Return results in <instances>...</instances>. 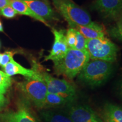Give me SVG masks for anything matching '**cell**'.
I'll list each match as a JSON object with an SVG mask.
<instances>
[{
    "mask_svg": "<svg viewBox=\"0 0 122 122\" xmlns=\"http://www.w3.org/2000/svg\"><path fill=\"white\" fill-rule=\"evenodd\" d=\"M15 53H16L15 51H6L2 54V61H1V66L2 68L5 66L7 63L10 62L11 59L13 58V56Z\"/></svg>",
    "mask_w": 122,
    "mask_h": 122,
    "instance_id": "23",
    "label": "cell"
},
{
    "mask_svg": "<svg viewBox=\"0 0 122 122\" xmlns=\"http://www.w3.org/2000/svg\"><path fill=\"white\" fill-rule=\"evenodd\" d=\"M104 121L105 122H112V121H111L109 119L106 118V117H104Z\"/></svg>",
    "mask_w": 122,
    "mask_h": 122,
    "instance_id": "28",
    "label": "cell"
},
{
    "mask_svg": "<svg viewBox=\"0 0 122 122\" xmlns=\"http://www.w3.org/2000/svg\"><path fill=\"white\" fill-rule=\"evenodd\" d=\"M54 7L65 18L68 25L71 23L88 25L92 22L89 14L71 0H52Z\"/></svg>",
    "mask_w": 122,
    "mask_h": 122,
    "instance_id": "5",
    "label": "cell"
},
{
    "mask_svg": "<svg viewBox=\"0 0 122 122\" xmlns=\"http://www.w3.org/2000/svg\"><path fill=\"white\" fill-rule=\"evenodd\" d=\"M114 71L112 63L101 60H89L77 75V79L91 87L103 84Z\"/></svg>",
    "mask_w": 122,
    "mask_h": 122,
    "instance_id": "3",
    "label": "cell"
},
{
    "mask_svg": "<svg viewBox=\"0 0 122 122\" xmlns=\"http://www.w3.org/2000/svg\"><path fill=\"white\" fill-rule=\"evenodd\" d=\"M42 1H44V2H46V3H49V0H42Z\"/></svg>",
    "mask_w": 122,
    "mask_h": 122,
    "instance_id": "30",
    "label": "cell"
},
{
    "mask_svg": "<svg viewBox=\"0 0 122 122\" xmlns=\"http://www.w3.org/2000/svg\"><path fill=\"white\" fill-rule=\"evenodd\" d=\"M10 6L17 13V14H19L20 15H26V16H30V17L42 23L46 26L49 27V24L45 19L35 14L29 8L28 6L22 0H10Z\"/></svg>",
    "mask_w": 122,
    "mask_h": 122,
    "instance_id": "14",
    "label": "cell"
},
{
    "mask_svg": "<svg viewBox=\"0 0 122 122\" xmlns=\"http://www.w3.org/2000/svg\"><path fill=\"white\" fill-rule=\"evenodd\" d=\"M12 85V79L4 71H0V92L5 94Z\"/></svg>",
    "mask_w": 122,
    "mask_h": 122,
    "instance_id": "19",
    "label": "cell"
},
{
    "mask_svg": "<svg viewBox=\"0 0 122 122\" xmlns=\"http://www.w3.org/2000/svg\"><path fill=\"white\" fill-rule=\"evenodd\" d=\"M45 122H73L67 112L53 110H45L40 112Z\"/></svg>",
    "mask_w": 122,
    "mask_h": 122,
    "instance_id": "15",
    "label": "cell"
},
{
    "mask_svg": "<svg viewBox=\"0 0 122 122\" xmlns=\"http://www.w3.org/2000/svg\"><path fill=\"white\" fill-rule=\"evenodd\" d=\"M42 77L47 86L48 93L58 94L65 99L68 103H72L76 98V89L72 83L68 81L56 78L48 72L40 70Z\"/></svg>",
    "mask_w": 122,
    "mask_h": 122,
    "instance_id": "6",
    "label": "cell"
},
{
    "mask_svg": "<svg viewBox=\"0 0 122 122\" xmlns=\"http://www.w3.org/2000/svg\"><path fill=\"white\" fill-rule=\"evenodd\" d=\"M36 74L32 77H25L17 84V88L22 97L39 109H44L46 94L47 86L42 77L40 69L37 64L33 66Z\"/></svg>",
    "mask_w": 122,
    "mask_h": 122,
    "instance_id": "1",
    "label": "cell"
},
{
    "mask_svg": "<svg viewBox=\"0 0 122 122\" xmlns=\"http://www.w3.org/2000/svg\"><path fill=\"white\" fill-rule=\"evenodd\" d=\"M4 28H3V25L2 22L0 21V32H4Z\"/></svg>",
    "mask_w": 122,
    "mask_h": 122,
    "instance_id": "27",
    "label": "cell"
},
{
    "mask_svg": "<svg viewBox=\"0 0 122 122\" xmlns=\"http://www.w3.org/2000/svg\"><path fill=\"white\" fill-rule=\"evenodd\" d=\"M104 117L112 122H122V107L118 105L107 103L103 107Z\"/></svg>",
    "mask_w": 122,
    "mask_h": 122,
    "instance_id": "16",
    "label": "cell"
},
{
    "mask_svg": "<svg viewBox=\"0 0 122 122\" xmlns=\"http://www.w3.org/2000/svg\"><path fill=\"white\" fill-rule=\"evenodd\" d=\"M67 104L69 103L62 97L56 94L48 93L46 96L44 109L59 107Z\"/></svg>",
    "mask_w": 122,
    "mask_h": 122,
    "instance_id": "17",
    "label": "cell"
},
{
    "mask_svg": "<svg viewBox=\"0 0 122 122\" xmlns=\"http://www.w3.org/2000/svg\"><path fill=\"white\" fill-rule=\"evenodd\" d=\"M2 54L0 53V65H1V61H2Z\"/></svg>",
    "mask_w": 122,
    "mask_h": 122,
    "instance_id": "29",
    "label": "cell"
},
{
    "mask_svg": "<svg viewBox=\"0 0 122 122\" xmlns=\"http://www.w3.org/2000/svg\"><path fill=\"white\" fill-rule=\"evenodd\" d=\"M87 40L77 30L76 32V44L74 49L79 50H86V45Z\"/></svg>",
    "mask_w": 122,
    "mask_h": 122,
    "instance_id": "21",
    "label": "cell"
},
{
    "mask_svg": "<svg viewBox=\"0 0 122 122\" xmlns=\"http://www.w3.org/2000/svg\"><path fill=\"white\" fill-rule=\"evenodd\" d=\"M27 5L30 10L40 17L43 18L46 21L57 20V16L55 15L53 9L49 3L40 0H22Z\"/></svg>",
    "mask_w": 122,
    "mask_h": 122,
    "instance_id": "11",
    "label": "cell"
},
{
    "mask_svg": "<svg viewBox=\"0 0 122 122\" xmlns=\"http://www.w3.org/2000/svg\"><path fill=\"white\" fill-rule=\"evenodd\" d=\"M10 0H0V10L4 7L10 6Z\"/></svg>",
    "mask_w": 122,
    "mask_h": 122,
    "instance_id": "25",
    "label": "cell"
},
{
    "mask_svg": "<svg viewBox=\"0 0 122 122\" xmlns=\"http://www.w3.org/2000/svg\"><path fill=\"white\" fill-rule=\"evenodd\" d=\"M16 14L17 13L10 6H7L0 10V16H2L7 19H11L14 18Z\"/></svg>",
    "mask_w": 122,
    "mask_h": 122,
    "instance_id": "22",
    "label": "cell"
},
{
    "mask_svg": "<svg viewBox=\"0 0 122 122\" xmlns=\"http://www.w3.org/2000/svg\"><path fill=\"white\" fill-rule=\"evenodd\" d=\"M89 60L86 50L69 49L63 58L53 63L54 73L57 75H62L68 79H73L78 75Z\"/></svg>",
    "mask_w": 122,
    "mask_h": 122,
    "instance_id": "2",
    "label": "cell"
},
{
    "mask_svg": "<svg viewBox=\"0 0 122 122\" xmlns=\"http://www.w3.org/2000/svg\"><path fill=\"white\" fill-rule=\"evenodd\" d=\"M0 47H1V43H0Z\"/></svg>",
    "mask_w": 122,
    "mask_h": 122,
    "instance_id": "31",
    "label": "cell"
},
{
    "mask_svg": "<svg viewBox=\"0 0 122 122\" xmlns=\"http://www.w3.org/2000/svg\"><path fill=\"white\" fill-rule=\"evenodd\" d=\"M52 32L54 35V42L49 54L45 57L44 61L51 60L55 63L63 58L70 48L67 44L65 30L53 28Z\"/></svg>",
    "mask_w": 122,
    "mask_h": 122,
    "instance_id": "8",
    "label": "cell"
},
{
    "mask_svg": "<svg viewBox=\"0 0 122 122\" xmlns=\"http://www.w3.org/2000/svg\"><path fill=\"white\" fill-rule=\"evenodd\" d=\"M107 32L111 37L122 41V14L107 30Z\"/></svg>",
    "mask_w": 122,
    "mask_h": 122,
    "instance_id": "18",
    "label": "cell"
},
{
    "mask_svg": "<svg viewBox=\"0 0 122 122\" xmlns=\"http://www.w3.org/2000/svg\"><path fill=\"white\" fill-rule=\"evenodd\" d=\"M70 27L76 29L86 40H91L105 37V30L102 25L97 23L92 22L85 25L74 23L70 24Z\"/></svg>",
    "mask_w": 122,
    "mask_h": 122,
    "instance_id": "12",
    "label": "cell"
},
{
    "mask_svg": "<svg viewBox=\"0 0 122 122\" xmlns=\"http://www.w3.org/2000/svg\"><path fill=\"white\" fill-rule=\"evenodd\" d=\"M9 105V100L5 97V94L0 92V112L3 110Z\"/></svg>",
    "mask_w": 122,
    "mask_h": 122,
    "instance_id": "24",
    "label": "cell"
},
{
    "mask_svg": "<svg viewBox=\"0 0 122 122\" xmlns=\"http://www.w3.org/2000/svg\"><path fill=\"white\" fill-rule=\"evenodd\" d=\"M86 50L90 59L113 63L117 60L118 47L106 37L87 40Z\"/></svg>",
    "mask_w": 122,
    "mask_h": 122,
    "instance_id": "4",
    "label": "cell"
},
{
    "mask_svg": "<svg viewBox=\"0 0 122 122\" xmlns=\"http://www.w3.org/2000/svg\"><path fill=\"white\" fill-rule=\"evenodd\" d=\"M92 7L105 19L115 21L122 14V0H95Z\"/></svg>",
    "mask_w": 122,
    "mask_h": 122,
    "instance_id": "9",
    "label": "cell"
},
{
    "mask_svg": "<svg viewBox=\"0 0 122 122\" xmlns=\"http://www.w3.org/2000/svg\"><path fill=\"white\" fill-rule=\"evenodd\" d=\"M30 103L22 97L16 109L0 112V122H40L30 108Z\"/></svg>",
    "mask_w": 122,
    "mask_h": 122,
    "instance_id": "7",
    "label": "cell"
},
{
    "mask_svg": "<svg viewBox=\"0 0 122 122\" xmlns=\"http://www.w3.org/2000/svg\"><path fill=\"white\" fill-rule=\"evenodd\" d=\"M76 32L77 30L76 29L71 27H70L66 32V39L67 44L70 49H74L75 46Z\"/></svg>",
    "mask_w": 122,
    "mask_h": 122,
    "instance_id": "20",
    "label": "cell"
},
{
    "mask_svg": "<svg viewBox=\"0 0 122 122\" xmlns=\"http://www.w3.org/2000/svg\"><path fill=\"white\" fill-rule=\"evenodd\" d=\"M2 68L4 72L10 77L16 75H20L25 77H32L36 74V71L34 67L32 69L24 67L13 58Z\"/></svg>",
    "mask_w": 122,
    "mask_h": 122,
    "instance_id": "13",
    "label": "cell"
},
{
    "mask_svg": "<svg viewBox=\"0 0 122 122\" xmlns=\"http://www.w3.org/2000/svg\"><path fill=\"white\" fill-rule=\"evenodd\" d=\"M119 92H120V94L122 98V79L120 80V83H119Z\"/></svg>",
    "mask_w": 122,
    "mask_h": 122,
    "instance_id": "26",
    "label": "cell"
},
{
    "mask_svg": "<svg viewBox=\"0 0 122 122\" xmlns=\"http://www.w3.org/2000/svg\"><path fill=\"white\" fill-rule=\"evenodd\" d=\"M67 113L73 122H105L86 105H71Z\"/></svg>",
    "mask_w": 122,
    "mask_h": 122,
    "instance_id": "10",
    "label": "cell"
}]
</instances>
